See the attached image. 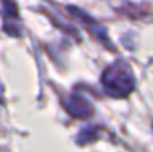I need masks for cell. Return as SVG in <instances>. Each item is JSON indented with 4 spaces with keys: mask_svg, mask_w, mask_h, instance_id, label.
<instances>
[{
    "mask_svg": "<svg viewBox=\"0 0 153 152\" xmlns=\"http://www.w3.org/2000/svg\"><path fill=\"white\" fill-rule=\"evenodd\" d=\"M108 78L104 75V84L108 87V90L111 91H117V93H126L132 88V81L131 78L126 75L125 76V72H122V69H117L114 70V67H111L108 72H107Z\"/></svg>",
    "mask_w": 153,
    "mask_h": 152,
    "instance_id": "1",
    "label": "cell"
}]
</instances>
